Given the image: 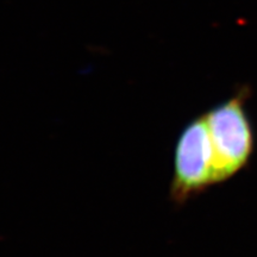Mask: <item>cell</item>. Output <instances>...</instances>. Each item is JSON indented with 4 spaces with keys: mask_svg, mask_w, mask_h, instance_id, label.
<instances>
[{
    "mask_svg": "<svg viewBox=\"0 0 257 257\" xmlns=\"http://www.w3.org/2000/svg\"><path fill=\"white\" fill-rule=\"evenodd\" d=\"M213 153V184L224 181L242 167L251 152V131L238 98L204 115Z\"/></svg>",
    "mask_w": 257,
    "mask_h": 257,
    "instance_id": "1",
    "label": "cell"
},
{
    "mask_svg": "<svg viewBox=\"0 0 257 257\" xmlns=\"http://www.w3.org/2000/svg\"><path fill=\"white\" fill-rule=\"evenodd\" d=\"M170 198L182 204L213 184V153L204 115L184 128L174 152Z\"/></svg>",
    "mask_w": 257,
    "mask_h": 257,
    "instance_id": "2",
    "label": "cell"
}]
</instances>
